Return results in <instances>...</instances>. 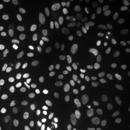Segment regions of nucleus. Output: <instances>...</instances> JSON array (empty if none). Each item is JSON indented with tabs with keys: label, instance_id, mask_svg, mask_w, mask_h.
<instances>
[{
	"label": "nucleus",
	"instance_id": "1",
	"mask_svg": "<svg viewBox=\"0 0 130 130\" xmlns=\"http://www.w3.org/2000/svg\"><path fill=\"white\" fill-rule=\"evenodd\" d=\"M117 62L121 71L130 73V43L124 38H120L117 43Z\"/></svg>",
	"mask_w": 130,
	"mask_h": 130
},
{
	"label": "nucleus",
	"instance_id": "2",
	"mask_svg": "<svg viewBox=\"0 0 130 130\" xmlns=\"http://www.w3.org/2000/svg\"><path fill=\"white\" fill-rule=\"evenodd\" d=\"M77 110V106L74 103L71 101H65L59 107L58 114L63 120L69 121L75 116Z\"/></svg>",
	"mask_w": 130,
	"mask_h": 130
},
{
	"label": "nucleus",
	"instance_id": "3",
	"mask_svg": "<svg viewBox=\"0 0 130 130\" xmlns=\"http://www.w3.org/2000/svg\"><path fill=\"white\" fill-rule=\"evenodd\" d=\"M109 84L110 77L108 74H98L93 80L91 85V91L95 94L103 93L108 88Z\"/></svg>",
	"mask_w": 130,
	"mask_h": 130
},
{
	"label": "nucleus",
	"instance_id": "4",
	"mask_svg": "<svg viewBox=\"0 0 130 130\" xmlns=\"http://www.w3.org/2000/svg\"><path fill=\"white\" fill-rule=\"evenodd\" d=\"M51 86L55 91L59 93H70L74 88L73 84L70 80L61 77L54 79L51 82Z\"/></svg>",
	"mask_w": 130,
	"mask_h": 130
},
{
	"label": "nucleus",
	"instance_id": "5",
	"mask_svg": "<svg viewBox=\"0 0 130 130\" xmlns=\"http://www.w3.org/2000/svg\"><path fill=\"white\" fill-rule=\"evenodd\" d=\"M28 106L32 110H38L41 106V95L37 89L29 88L25 93Z\"/></svg>",
	"mask_w": 130,
	"mask_h": 130
},
{
	"label": "nucleus",
	"instance_id": "6",
	"mask_svg": "<svg viewBox=\"0 0 130 130\" xmlns=\"http://www.w3.org/2000/svg\"><path fill=\"white\" fill-rule=\"evenodd\" d=\"M7 55L15 60H22L25 57L26 51L25 47L20 43H13L7 49Z\"/></svg>",
	"mask_w": 130,
	"mask_h": 130
},
{
	"label": "nucleus",
	"instance_id": "7",
	"mask_svg": "<svg viewBox=\"0 0 130 130\" xmlns=\"http://www.w3.org/2000/svg\"><path fill=\"white\" fill-rule=\"evenodd\" d=\"M111 103L109 101H104L98 108V120L101 122H107L111 120Z\"/></svg>",
	"mask_w": 130,
	"mask_h": 130
},
{
	"label": "nucleus",
	"instance_id": "8",
	"mask_svg": "<svg viewBox=\"0 0 130 130\" xmlns=\"http://www.w3.org/2000/svg\"><path fill=\"white\" fill-rule=\"evenodd\" d=\"M57 31L61 37L67 41H73L77 36L74 28L67 24L59 25L57 28Z\"/></svg>",
	"mask_w": 130,
	"mask_h": 130
},
{
	"label": "nucleus",
	"instance_id": "9",
	"mask_svg": "<svg viewBox=\"0 0 130 130\" xmlns=\"http://www.w3.org/2000/svg\"><path fill=\"white\" fill-rule=\"evenodd\" d=\"M35 126L43 130H57L59 127L56 122L47 119H38L35 122Z\"/></svg>",
	"mask_w": 130,
	"mask_h": 130
},
{
	"label": "nucleus",
	"instance_id": "10",
	"mask_svg": "<svg viewBox=\"0 0 130 130\" xmlns=\"http://www.w3.org/2000/svg\"><path fill=\"white\" fill-rule=\"evenodd\" d=\"M51 52L54 59L59 63H63L65 60V53L62 46L58 43H53L51 46Z\"/></svg>",
	"mask_w": 130,
	"mask_h": 130
},
{
	"label": "nucleus",
	"instance_id": "11",
	"mask_svg": "<svg viewBox=\"0 0 130 130\" xmlns=\"http://www.w3.org/2000/svg\"><path fill=\"white\" fill-rule=\"evenodd\" d=\"M36 3L40 11L43 14H50L54 12V3L51 0H38Z\"/></svg>",
	"mask_w": 130,
	"mask_h": 130
},
{
	"label": "nucleus",
	"instance_id": "12",
	"mask_svg": "<svg viewBox=\"0 0 130 130\" xmlns=\"http://www.w3.org/2000/svg\"><path fill=\"white\" fill-rule=\"evenodd\" d=\"M3 106L7 108H15L18 106V99L14 96H7L3 99Z\"/></svg>",
	"mask_w": 130,
	"mask_h": 130
},
{
	"label": "nucleus",
	"instance_id": "13",
	"mask_svg": "<svg viewBox=\"0 0 130 130\" xmlns=\"http://www.w3.org/2000/svg\"><path fill=\"white\" fill-rule=\"evenodd\" d=\"M9 23V15L6 13L0 12V28H4Z\"/></svg>",
	"mask_w": 130,
	"mask_h": 130
},
{
	"label": "nucleus",
	"instance_id": "14",
	"mask_svg": "<svg viewBox=\"0 0 130 130\" xmlns=\"http://www.w3.org/2000/svg\"><path fill=\"white\" fill-rule=\"evenodd\" d=\"M9 2L12 5L18 7H25L30 3V0H9Z\"/></svg>",
	"mask_w": 130,
	"mask_h": 130
},
{
	"label": "nucleus",
	"instance_id": "15",
	"mask_svg": "<svg viewBox=\"0 0 130 130\" xmlns=\"http://www.w3.org/2000/svg\"><path fill=\"white\" fill-rule=\"evenodd\" d=\"M10 87V83L7 79L0 80V93L7 91Z\"/></svg>",
	"mask_w": 130,
	"mask_h": 130
},
{
	"label": "nucleus",
	"instance_id": "16",
	"mask_svg": "<svg viewBox=\"0 0 130 130\" xmlns=\"http://www.w3.org/2000/svg\"><path fill=\"white\" fill-rule=\"evenodd\" d=\"M119 130H130L129 123L126 120H123L119 126Z\"/></svg>",
	"mask_w": 130,
	"mask_h": 130
},
{
	"label": "nucleus",
	"instance_id": "17",
	"mask_svg": "<svg viewBox=\"0 0 130 130\" xmlns=\"http://www.w3.org/2000/svg\"><path fill=\"white\" fill-rule=\"evenodd\" d=\"M126 100L127 101L129 102V103L130 104V89H129L126 92Z\"/></svg>",
	"mask_w": 130,
	"mask_h": 130
},
{
	"label": "nucleus",
	"instance_id": "18",
	"mask_svg": "<svg viewBox=\"0 0 130 130\" xmlns=\"http://www.w3.org/2000/svg\"><path fill=\"white\" fill-rule=\"evenodd\" d=\"M125 116L126 118H127L128 119H129L130 120V111H127L126 112Z\"/></svg>",
	"mask_w": 130,
	"mask_h": 130
}]
</instances>
